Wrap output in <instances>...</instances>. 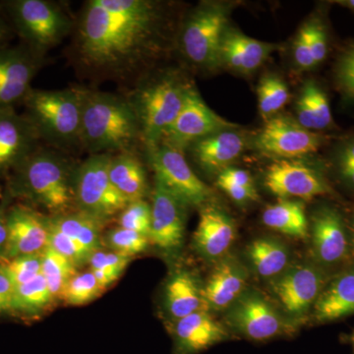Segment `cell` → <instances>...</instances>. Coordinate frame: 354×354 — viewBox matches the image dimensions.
Here are the masks:
<instances>
[{"label":"cell","mask_w":354,"mask_h":354,"mask_svg":"<svg viewBox=\"0 0 354 354\" xmlns=\"http://www.w3.org/2000/svg\"><path fill=\"white\" fill-rule=\"evenodd\" d=\"M69 59L84 78L134 83L162 48L165 12L153 0H88L75 18Z\"/></svg>","instance_id":"6da1fadb"},{"label":"cell","mask_w":354,"mask_h":354,"mask_svg":"<svg viewBox=\"0 0 354 354\" xmlns=\"http://www.w3.org/2000/svg\"><path fill=\"white\" fill-rule=\"evenodd\" d=\"M80 148L88 155L137 152L141 128L124 95L81 87Z\"/></svg>","instance_id":"7a4b0ae2"},{"label":"cell","mask_w":354,"mask_h":354,"mask_svg":"<svg viewBox=\"0 0 354 354\" xmlns=\"http://www.w3.org/2000/svg\"><path fill=\"white\" fill-rule=\"evenodd\" d=\"M76 162L51 147H39L11 172L9 194L41 207L50 216L75 209L73 174Z\"/></svg>","instance_id":"3957f363"},{"label":"cell","mask_w":354,"mask_h":354,"mask_svg":"<svg viewBox=\"0 0 354 354\" xmlns=\"http://www.w3.org/2000/svg\"><path fill=\"white\" fill-rule=\"evenodd\" d=\"M191 87L192 84L177 71L142 75L131 84L124 95L138 118L144 148H153L162 141L180 113Z\"/></svg>","instance_id":"277c9868"},{"label":"cell","mask_w":354,"mask_h":354,"mask_svg":"<svg viewBox=\"0 0 354 354\" xmlns=\"http://www.w3.org/2000/svg\"><path fill=\"white\" fill-rule=\"evenodd\" d=\"M23 104L24 115L32 123L41 141L62 152L80 148V86L62 90L32 88Z\"/></svg>","instance_id":"5b68a950"},{"label":"cell","mask_w":354,"mask_h":354,"mask_svg":"<svg viewBox=\"0 0 354 354\" xmlns=\"http://www.w3.org/2000/svg\"><path fill=\"white\" fill-rule=\"evenodd\" d=\"M14 34L39 57L72 35L76 19L62 3L50 0H6L0 3Z\"/></svg>","instance_id":"8992f818"},{"label":"cell","mask_w":354,"mask_h":354,"mask_svg":"<svg viewBox=\"0 0 354 354\" xmlns=\"http://www.w3.org/2000/svg\"><path fill=\"white\" fill-rule=\"evenodd\" d=\"M228 12L227 7L221 4L203 3L188 14L179 30L177 44L191 64L203 69L220 66Z\"/></svg>","instance_id":"52a82bcc"},{"label":"cell","mask_w":354,"mask_h":354,"mask_svg":"<svg viewBox=\"0 0 354 354\" xmlns=\"http://www.w3.org/2000/svg\"><path fill=\"white\" fill-rule=\"evenodd\" d=\"M109 153L88 155L76 164L73 174L75 209L102 221L120 215L127 206V198L111 183L109 177Z\"/></svg>","instance_id":"ba28073f"},{"label":"cell","mask_w":354,"mask_h":354,"mask_svg":"<svg viewBox=\"0 0 354 354\" xmlns=\"http://www.w3.org/2000/svg\"><path fill=\"white\" fill-rule=\"evenodd\" d=\"M325 269L316 263L290 266L281 276L271 281V292L286 320H304L327 285Z\"/></svg>","instance_id":"9c48e42d"},{"label":"cell","mask_w":354,"mask_h":354,"mask_svg":"<svg viewBox=\"0 0 354 354\" xmlns=\"http://www.w3.org/2000/svg\"><path fill=\"white\" fill-rule=\"evenodd\" d=\"M145 151L156 180L186 206L203 207L211 199L212 190L191 169L183 151L165 142Z\"/></svg>","instance_id":"30bf717a"},{"label":"cell","mask_w":354,"mask_h":354,"mask_svg":"<svg viewBox=\"0 0 354 354\" xmlns=\"http://www.w3.org/2000/svg\"><path fill=\"white\" fill-rule=\"evenodd\" d=\"M225 321L237 334L256 342L268 341L293 329L276 306L255 290H246L227 310Z\"/></svg>","instance_id":"8fae6325"},{"label":"cell","mask_w":354,"mask_h":354,"mask_svg":"<svg viewBox=\"0 0 354 354\" xmlns=\"http://www.w3.org/2000/svg\"><path fill=\"white\" fill-rule=\"evenodd\" d=\"M318 132L302 127L288 116L277 115L266 120L255 140L261 152L277 160H295L316 153L323 145Z\"/></svg>","instance_id":"7c38bea8"},{"label":"cell","mask_w":354,"mask_h":354,"mask_svg":"<svg viewBox=\"0 0 354 354\" xmlns=\"http://www.w3.org/2000/svg\"><path fill=\"white\" fill-rule=\"evenodd\" d=\"M237 125L221 118L209 108L192 85L186 95L180 113L165 131L162 141L183 151L198 140L223 130L235 129Z\"/></svg>","instance_id":"4fadbf2b"},{"label":"cell","mask_w":354,"mask_h":354,"mask_svg":"<svg viewBox=\"0 0 354 354\" xmlns=\"http://www.w3.org/2000/svg\"><path fill=\"white\" fill-rule=\"evenodd\" d=\"M264 184L281 199L311 200L335 193L322 171L295 160H274L266 171Z\"/></svg>","instance_id":"5bb4252c"},{"label":"cell","mask_w":354,"mask_h":354,"mask_svg":"<svg viewBox=\"0 0 354 354\" xmlns=\"http://www.w3.org/2000/svg\"><path fill=\"white\" fill-rule=\"evenodd\" d=\"M310 236L314 260L324 269L342 264L353 253L349 228L335 207L324 205L314 212Z\"/></svg>","instance_id":"9a60e30c"},{"label":"cell","mask_w":354,"mask_h":354,"mask_svg":"<svg viewBox=\"0 0 354 354\" xmlns=\"http://www.w3.org/2000/svg\"><path fill=\"white\" fill-rule=\"evenodd\" d=\"M44 62L23 44L0 46V109L23 104Z\"/></svg>","instance_id":"2e32d148"},{"label":"cell","mask_w":354,"mask_h":354,"mask_svg":"<svg viewBox=\"0 0 354 354\" xmlns=\"http://www.w3.org/2000/svg\"><path fill=\"white\" fill-rule=\"evenodd\" d=\"M7 242L3 259L41 254L50 242V216L26 204L6 211Z\"/></svg>","instance_id":"e0dca14e"},{"label":"cell","mask_w":354,"mask_h":354,"mask_svg":"<svg viewBox=\"0 0 354 354\" xmlns=\"http://www.w3.org/2000/svg\"><path fill=\"white\" fill-rule=\"evenodd\" d=\"M152 221L149 239L167 252L178 250L185 235L186 209L184 203L155 180L152 194Z\"/></svg>","instance_id":"ac0fdd59"},{"label":"cell","mask_w":354,"mask_h":354,"mask_svg":"<svg viewBox=\"0 0 354 354\" xmlns=\"http://www.w3.org/2000/svg\"><path fill=\"white\" fill-rule=\"evenodd\" d=\"M32 123L15 108L0 109V176L13 172L41 147Z\"/></svg>","instance_id":"d6986e66"},{"label":"cell","mask_w":354,"mask_h":354,"mask_svg":"<svg viewBox=\"0 0 354 354\" xmlns=\"http://www.w3.org/2000/svg\"><path fill=\"white\" fill-rule=\"evenodd\" d=\"M176 354H197L227 339L230 334L208 310L201 309L174 322Z\"/></svg>","instance_id":"ffe728a7"},{"label":"cell","mask_w":354,"mask_h":354,"mask_svg":"<svg viewBox=\"0 0 354 354\" xmlns=\"http://www.w3.org/2000/svg\"><path fill=\"white\" fill-rule=\"evenodd\" d=\"M248 272L236 258L225 256L218 262L203 286L207 308L227 310L247 290Z\"/></svg>","instance_id":"44dd1931"},{"label":"cell","mask_w":354,"mask_h":354,"mask_svg":"<svg viewBox=\"0 0 354 354\" xmlns=\"http://www.w3.org/2000/svg\"><path fill=\"white\" fill-rule=\"evenodd\" d=\"M236 230L232 218L223 209L205 207L194 234L197 252L209 261H220L234 243Z\"/></svg>","instance_id":"7402d4cb"},{"label":"cell","mask_w":354,"mask_h":354,"mask_svg":"<svg viewBox=\"0 0 354 354\" xmlns=\"http://www.w3.org/2000/svg\"><path fill=\"white\" fill-rule=\"evenodd\" d=\"M245 145L241 133L227 129L198 140L190 147L193 157L204 171L220 172L241 155Z\"/></svg>","instance_id":"603a6c76"},{"label":"cell","mask_w":354,"mask_h":354,"mask_svg":"<svg viewBox=\"0 0 354 354\" xmlns=\"http://www.w3.org/2000/svg\"><path fill=\"white\" fill-rule=\"evenodd\" d=\"M354 314V264L328 281L312 315L318 323H329Z\"/></svg>","instance_id":"cb8c5ba5"},{"label":"cell","mask_w":354,"mask_h":354,"mask_svg":"<svg viewBox=\"0 0 354 354\" xmlns=\"http://www.w3.org/2000/svg\"><path fill=\"white\" fill-rule=\"evenodd\" d=\"M278 48L277 44L257 41L236 30L227 29L221 46V64L241 73H251Z\"/></svg>","instance_id":"d4e9b609"},{"label":"cell","mask_w":354,"mask_h":354,"mask_svg":"<svg viewBox=\"0 0 354 354\" xmlns=\"http://www.w3.org/2000/svg\"><path fill=\"white\" fill-rule=\"evenodd\" d=\"M165 308L174 322L201 309L205 304L203 286L190 272L179 270L165 288Z\"/></svg>","instance_id":"484cf974"},{"label":"cell","mask_w":354,"mask_h":354,"mask_svg":"<svg viewBox=\"0 0 354 354\" xmlns=\"http://www.w3.org/2000/svg\"><path fill=\"white\" fill-rule=\"evenodd\" d=\"M109 177L116 189L129 203L144 200L148 192L146 169L137 152L111 156Z\"/></svg>","instance_id":"4316f807"},{"label":"cell","mask_w":354,"mask_h":354,"mask_svg":"<svg viewBox=\"0 0 354 354\" xmlns=\"http://www.w3.org/2000/svg\"><path fill=\"white\" fill-rule=\"evenodd\" d=\"M247 257L256 274L272 281L290 267V250L274 237H261L251 242L247 247Z\"/></svg>","instance_id":"83f0119b"},{"label":"cell","mask_w":354,"mask_h":354,"mask_svg":"<svg viewBox=\"0 0 354 354\" xmlns=\"http://www.w3.org/2000/svg\"><path fill=\"white\" fill-rule=\"evenodd\" d=\"M297 122L310 131H321L334 124L329 97L315 81H307L297 104Z\"/></svg>","instance_id":"f1b7e54d"},{"label":"cell","mask_w":354,"mask_h":354,"mask_svg":"<svg viewBox=\"0 0 354 354\" xmlns=\"http://www.w3.org/2000/svg\"><path fill=\"white\" fill-rule=\"evenodd\" d=\"M266 227L288 236L305 239L309 234V221L304 202L295 199H281L268 206L263 213Z\"/></svg>","instance_id":"f546056e"},{"label":"cell","mask_w":354,"mask_h":354,"mask_svg":"<svg viewBox=\"0 0 354 354\" xmlns=\"http://www.w3.org/2000/svg\"><path fill=\"white\" fill-rule=\"evenodd\" d=\"M50 218L55 227L82 246L91 255L100 250L102 221L78 209L50 216Z\"/></svg>","instance_id":"4dcf8cb0"},{"label":"cell","mask_w":354,"mask_h":354,"mask_svg":"<svg viewBox=\"0 0 354 354\" xmlns=\"http://www.w3.org/2000/svg\"><path fill=\"white\" fill-rule=\"evenodd\" d=\"M53 301L46 279L43 274H39L29 283L16 286L12 313L26 317L38 316Z\"/></svg>","instance_id":"1f68e13d"},{"label":"cell","mask_w":354,"mask_h":354,"mask_svg":"<svg viewBox=\"0 0 354 354\" xmlns=\"http://www.w3.org/2000/svg\"><path fill=\"white\" fill-rule=\"evenodd\" d=\"M41 257V274L48 283L53 300L57 299L69 279L76 274L77 267L50 246L44 249Z\"/></svg>","instance_id":"d6a6232c"},{"label":"cell","mask_w":354,"mask_h":354,"mask_svg":"<svg viewBox=\"0 0 354 354\" xmlns=\"http://www.w3.org/2000/svg\"><path fill=\"white\" fill-rule=\"evenodd\" d=\"M106 288L97 281L92 270L76 272L66 283L59 299L72 306L90 304L100 297Z\"/></svg>","instance_id":"836d02e7"},{"label":"cell","mask_w":354,"mask_h":354,"mask_svg":"<svg viewBox=\"0 0 354 354\" xmlns=\"http://www.w3.org/2000/svg\"><path fill=\"white\" fill-rule=\"evenodd\" d=\"M257 91L260 113L266 120L274 118L290 100L288 86L276 75L263 77Z\"/></svg>","instance_id":"e575fe53"},{"label":"cell","mask_w":354,"mask_h":354,"mask_svg":"<svg viewBox=\"0 0 354 354\" xmlns=\"http://www.w3.org/2000/svg\"><path fill=\"white\" fill-rule=\"evenodd\" d=\"M130 261L131 258L113 251L104 252L97 250L92 254L88 263L100 285L106 288L120 279Z\"/></svg>","instance_id":"d590c367"},{"label":"cell","mask_w":354,"mask_h":354,"mask_svg":"<svg viewBox=\"0 0 354 354\" xmlns=\"http://www.w3.org/2000/svg\"><path fill=\"white\" fill-rule=\"evenodd\" d=\"M104 239L113 252L130 258L144 252L150 241L145 235L120 227L109 230Z\"/></svg>","instance_id":"8d00e7d4"},{"label":"cell","mask_w":354,"mask_h":354,"mask_svg":"<svg viewBox=\"0 0 354 354\" xmlns=\"http://www.w3.org/2000/svg\"><path fill=\"white\" fill-rule=\"evenodd\" d=\"M118 216L120 227L150 236L152 208L145 199L128 203Z\"/></svg>","instance_id":"74e56055"},{"label":"cell","mask_w":354,"mask_h":354,"mask_svg":"<svg viewBox=\"0 0 354 354\" xmlns=\"http://www.w3.org/2000/svg\"><path fill=\"white\" fill-rule=\"evenodd\" d=\"M1 259L15 286L29 283L41 274V253L21 256L14 259Z\"/></svg>","instance_id":"f35d334b"},{"label":"cell","mask_w":354,"mask_h":354,"mask_svg":"<svg viewBox=\"0 0 354 354\" xmlns=\"http://www.w3.org/2000/svg\"><path fill=\"white\" fill-rule=\"evenodd\" d=\"M48 246L53 250L62 254L67 259L71 261L76 267L82 266L88 262L91 254L87 252L82 246L79 245L75 241H72L70 237L60 232L57 227L51 223L50 218V242Z\"/></svg>","instance_id":"ab89813d"},{"label":"cell","mask_w":354,"mask_h":354,"mask_svg":"<svg viewBox=\"0 0 354 354\" xmlns=\"http://www.w3.org/2000/svg\"><path fill=\"white\" fill-rule=\"evenodd\" d=\"M334 162L339 180L354 193V136L346 137L337 144Z\"/></svg>","instance_id":"60d3db41"},{"label":"cell","mask_w":354,"mask_h":354,"mask_svg":"<svg viewBox=\"0 0 354 354\" xmlns=\"http://www.w3.org/2000/svg\"><path fill=\"white\" fill-rule=\"evenodd\" d=\"M335 80L342 94L354 100V44L346 48L337 60Z\"/></svg>","instance_id":"b9f144b4"},{"label":"cell","mask_w":354,"mask_h":354,"mask_svg":"<svg viewBox=\"0 0 354 354\" xmlns=\"http://www.w3.org/2000/svg\"><path fill=\"white\" fill-rule=\"evenodd\" d=\"M306 29L307 36L310 48H311L312 55H313L314 62L316 66L322 64L328 55V34L325 25L322 21L313 19L307 22L304 25Z\"/></svg>","instance_id":"7bdbcfd3"},{"label":"cell","mask_w":354,"mask_h":354,"mask_svg":"<svg viewBox=\"0 0 354 354\" xmlns=\"http://www.w3.org/2000/svg\"><path fill=\"white\" fill-rule=\"evenodd\" d=\"M15 288L6 266L0 262V315L12 313Z\"/></svg>","instance_id":"ee69618b"},{"label":"cell","mask_w":354,"mask_h":354,"mask_svg":"<svg viewBox=\"0 0 354 354\" xmlns=\"http://www.w3.org/2000/svg\"><path fill=\"white\" fill-rule=\"evenodd\" d=\"M295 60L297 66L302 70H309L316 66L314 62L313 55H312L311 48L307 36L305 27L301 28L298 32L297 39L295 41Z\"/></svg>","instance_id":"f6af8a7d"},{"label":"cell","mask_w":354,"mask_h":354,"mask_svg":"<svg viewBox=\"0 0 354 354\" xmlns=\"http://www.w3.org/2000/svg\"><path fill=\"white\" fill-rule=\"evenodd\" d=\"M216 183H227L256 189L252 176L249 174V172L244 169H237V167H228L221 171L218 174Z\"/></svg>","instance_id":"bcb514c9"},{"label":"cell","mask_w":354,"mask_h":354,"mask_svg":"<svg viewBox=\"0 0 354 354\" xmlns=\"http://www.w3.org/2000/svg\"><path fill=\"white\" fill-rule=\"evenodd\" d=\"M221 190L237 203H246L255 201L258 199L257 191L251 188L242 187V186L234 185L227 183H216Z\"/></svg>","instance_id":"7dc6e473"},{"label":"cell","mask_w":354,"mask_h":354,"mask_svg":"<svg viewBox=\"0 0 354 354\" xmlns=\"http://www.w3.org/2000/svg\"><path fill=\"white\" fill-rule=\"evenodd\" d=\"M13 35L14 32L10 23L7 20L6 13L0 6V46L8 44Z\"/></svg>","instance_id":"c3c4849f"},{"label":"cell","mask_w":354,"mask_h":354,"mask_svg":"<svg viewBox=\"0 0 354 354\" xmlns=\"http://www.w3.org/2000/svg\"><path fill=\"white\" fill-rule=\"evenodd\" d=\"M8 207L0 204V258L3 257L7 242L6 211Z\"/></svg>","instance_id":"681fc988"},{"label":"cell","mask_w":354,"mask_h":354,"mask_svg":"<svg viewBox=\"0 0 354 354\" xmlns=\"http://www.w3.org/2000/svg\"><path fill=\"white\" fill-rule=\"evenodd\" d=\"M348 228L349 234H351V247H353V252L354 253V209L351 216Z\"/></svg>","instance_id":"f907efd6"},{"label":"cell","mask_w":354,"mask_h":354,"mask_svg":"<svg viewBox=\"0 0 354 354\" xmlns=\"http://www.w3.org/2000/svg\"><path fill=\"white\" fill-rule=\"evenodd\" d=\"M335 3L346 7V8L351 9L354 12V0H342V1H337Z\"/></svg>","instance_id":"816d5d0a"},{"label":"cell","mask_w":354,"mask_h":354,"mask_svg":"<svg viewBox=\"0 0 354 354\" xmlns=\"http://www.w3.org/2000/svg\"><path fill=\"white\" fill-rule=\"evenodd\" d=\"M349 342H351V346H353V354H354V332L349 337Z\"/></svg>","instance_id":"f5cc1de1"}]
</instances>
